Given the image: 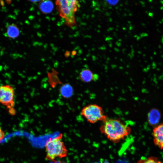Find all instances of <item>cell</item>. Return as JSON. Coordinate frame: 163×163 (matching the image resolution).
Here are the masks:
<instances>
[{"mask_svg": "<svg viewBox=\"0 0 163 163\" xmlns=\"http://www.w3.org/2000/svg\"><path fill=\"white\" fill-rule=\"evenodd\" d=\"M53 161L54 163H63L62 161L60 160H53Z\"/></svg>", "mask_w": 163, "mask_h": 163, "instance_id": "2e32d148", "label": "cell"}, {"mask_svg": "<svg viewBox=\"0 0 163 163\" xmlns=\"http://www.w3.org/2000/svg\"><path fill=\"white\" fill-rule=\"evenodd\" d=\"M29 1L33 3H36L39 2H40L41 0H30Z\"/></svg>", "mask_w": 163, "mask_h": 163, "instance_id": "9a60e30c", "label": "cell"}, {"mask_svg": "<svg viewBox=\"0 0 163 163\" xmlns=\"http://www.w3.org/2000/svg\"><path fill=\"white\" fill-rule=\"evenodd\" d=\"M59 92L62 97L68 98L72 96L73 89L71 85L69 84H65L60 87L59 89Z\"/></svg>", "mask_w": 163, "mask_h": 163, "instance_id": "8fae6325", "label": "cell"}, {"mask_svg": "<svg viewBox=\"0 0 163 163\" xmlns=\"http://www.w3.org/2000/svg\"><path fill=\"white\" fill-rule=\"evenodd\" d=\"M39 8L43 14H47L52 12L54 8L53 2L50 0H41L39 3Z\"/></svg>", "mask_w": 163, "mask_h": 163, "instance_id": "9c48e42d", "label": "cell"}, {"mask_svg": "<svg viewBox=\"0 0 163 163\" xmlns=\"http://www.w3.org/2000/svg\"><path fill=\"white\" fill-rule=\"evenodd\" d=\"M62 135L58 137L50 140L46 143V159L51 161L56 158H62L68 154V151L63 142L61 140Z\"/></svg>", "mask_w": 163, "mask_h": 163, "instance_id": "3957f363", "label": "cell"}, {"mask_svg": "<svg viewBox=\"0 0 163 163\" xmlns=\"http://www.w3.org/2000/svg\"><path fill=\"white\" fill-rule=\"evenodd\" d=\"M101 132L107 138L114 142H117L129 134L130 128L118 119H107L100 127Z\"/></svg>", "mask_w": 163, "mask_h": 163, "instance_id": "6da1fadb", "label": "cell"}, {"mask_svg": "<svg viewBox=\"0 0 163 163\" xmlns=\"http://www.w3.org/2000/svg\"><path fill=\"white\" fill-rule=\"evenodd\" d=\"M106 1L110 5H116L118 2V0H107Z\"/></svg>", "mask_w": 163, "mask_h": 163, "instance_id": "5bb4252c", "label": "cell"}, {"mask_svg": "<svg viewBox=\"0 0 163 163\" xmlns=\"http://www.w3.org/2000/svg\"><path fill=\"white\" fill-rule=\"evenodd\" d=\"M78 77L82 82L87 83L96 81L98 79L99 76L98 75L94 73L91 70L84 69L80 73Z\"/></svg>", "mask_w": 163, "mask_h": 163, "instance_id": "ba28073f", "label": "cell"}, {"mask_svg": "<svg viewBox=\"0 0 163 163\" xmlns=\"http://www.w3.org/2000/svg\"><path fill=\"white\" fill-rule=\"evenodd\" d=\"M55 3L59 15L65 20V24L69 27L75 25V14L79 5L78 1L57 0Z\"/></svg>", "mask_w": 163, "mask_h": 163, "instance_id": "7a4b0ae2", "label": "cell"}, {"mask_svg": "<svg viewBox=\"0 0 163 163\" xmlns=\"http://www.w3.org/2000/svg\"><path fill=\"white\" fill-rule=\"evenodd\" d=\"M63 163H66V162H63Z\"/></svg>", "mask_w": 163, "mask_h": 163, "instance_id": "ac0fdd59", "label": "cell"}, {"mask_svg": "<svg viewBox=\"0 0 163 163\" xmlns=\"http://www.w3.org/2000/svg\"><path fill=\"white\" fill-rule=\"evenodd\" d=\"M80 114L88 122L92 123L99 121L104 122L108 118L102 108L95 104H89L84 107Z\"/></svg>", "mask_w": 163, "mask_h": 163, "instance_id": "277c9868", "label": "cell"}, {"mask_svg": "<svg viewBox=\"0 0 163 163\" xmlns=\"http://www.w3.org/2000/svg\"><path fill=\"white\" fill-rule=\"evenodd\" d=\"M20 34V30L18 26L15 24H12L7 27L6 35L9 38L15 39Z\"/></svg>", "mask_w": 163, "mask_h": 163, "instance_id": "30bf717a", "label": "cell"}, {"mask_svg": "<svg viewBox=\"0 0 163 163\" xmlns=\"http://www.w3.org/2000/svg\"><path fill=\"white\" fill-rule=\"evenodd\" d=\"M15 96L14 88L9 85L0 86V103L6 107L9 113L12 115L16 114L14 108Z\"/></svg>", "mask_w": 163, "mask_h": 163, "instance_id": "5b68a950", "label": "cell"}, {"mask_svg": "<svg viewBox=\"0 0 163 163\" xmlns=\"http://www.w3.org/2000/svg\"><path fill=\"white\" fill-rule=\"evenodd\" d=\"M5 132L2 128L0 127V142L4 139L5 137Z\"/></svg>", "mask_w": 163, "mask_h": 163, "instance_id": "4fadbf2b", "label": "cell"}, {"mask_svg": "<svg viewBox=\"0 0 163 163\" xmlns=\"http://www.w3.org/2000/svg\"><path fill=\"white\" fill-rule=\"evenodd\" d=\"M99 163L98 162H93V163Z\"/></svg>", "mask_w": 163, "mask_h": 163, "instance_id": "e0dca14e", "label": "cell"}, {"mask_svg": "<svg viewBox=\"0 0 163 163\" xmlns=\"http://www.w3.org/2000/svg\"><path fill=\"white\" fill-rule=\"evenodd\" d=\"M137 163H162L158 158L150 156L139 159Z\"/></svg>", "mask_w": 163, "mask_h": 163, "instance_id": "7c38bea8", "label": "cell"}, {"mask_svg": "<svg viewBox=\"0 0 163 163\" xmlns=\"http://www.w3.org/2000/svg\"><path fill=\"white\" fill-rule=\"evenodd\" d=\"M161 117L160 111L158 109L153 108L149 112L147 115V121L151 126H155L158 124Z\"/></svg>", "mask_w": 163, "mask_h": 163, "instance_id": "52a82bcc", "label": "cell"}, {"mask_svg": "<svg viewBox=\"0 0 163 163\" xmlns=\"http://www.w3.org/2000/svg\"><path fill=\"white\" fill-rule=\"evenodd\" d=\"M154 143L161 149H163V123L154 127L152 130Z\"/></svg>", "mask_w": 163, "mask_h": 163, "instance_id": "8992f818", "label": "cell"}]
</instances>
